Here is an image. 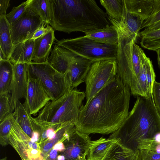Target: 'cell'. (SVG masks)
I'll list each match as a JSON object with an SVG mask.
<instances>
[{
    "mask_svg": "<svg viewBox=\"0 0 160 160\" xmlns=\"http://www.w3.org/2000/svg\"><path fill=\"white\" fill-rule=\"evenodd\" d=\"M101 160H142L140 151L127 148L118 139L112 144Z\"/></svg>",
    "mask_w": 160,
    "mask_h": 160,
    "instance_id": "obj_17",
    "label": "cell"
},
{
    "mask_svg": "<svg viewBox=\"0 0 160 160\" xmlns=\"http://www.w3.org/2000/svg\"><path fill=\"white\" fill-rule=\"evenodd\" d=\"M25 100L23 104L28 113L36 115L51 99L39 81L28 77Z\"/></svg>",
    "mask_w": 160,
    "mask_h": 160,
    "instance_id": "obj_10",
    "label": "cell"
},
{
    "mask_svg": "<svg viewBox=\"0 0 160 160\" xmlns=\"http://www.w3.org/2000/svg\"><path fill=\"white\" fill-rule=\"evenodd\" d=\"M14 46L10 25L5 16L0 17V50L3 54L6 60H9Z\"/></svg>",
    "mask_w": 160,
    "mask_h": 160,
    "instance_id": "obj_23",
    "label": "cell"
},
{
    "mask_svg": "<svg viewBox=\"0 0 160 160\" xmlns=\"http://www.w3.org/2000/svg\"><path fill=\"white\" fill-rule=\"evenodd\" d=\"M92 63L77 56L70 64L66 75L72 89L85 81Z\"/></svg>",
    "mask_w": 160,
    "mask_h": 160,
    "instance_id": "obj_14",
    "label": "cell"
},
{
    "mask_svg": "<svg viewBox=\"0 0 160 160\" xmlns=\"http://www.w3.org/2000/svg\"><path fill=\"white\" fill-rule=\"evenodd\" d=\"M86 37L102 43L114 45L118 44V35L117 30L113 25L97 29L85 33Z\"/></svg>",
    "mask_w": 160,
    "mask_h": 160,
    "instance_id": "obj_19",
    "label": "cell"
},
{
    "mask_svg": "<svg viewBox=\"0 0 160 160\" xmlns=\"http://www.w3.org/2000/svg\"><path fill=\"white\" fill-rule=\"evenodd\" d=\"M31 0L22 2L17 7L13 8L11 12L6 15V19L10 25L18 20L24 12L29 6Z\"/></svg>",
    "mask_w": 160,
    "mask_h": 160,
    "instance_id": "obj_31",
    "label": "cell"
},
{
    "mask_svg": "<svg viewBox=\"0 0 160 160\" xmlns=\"http://www.w3.org/2000/svg\"><path fill=\"white\" fill-rule=\"evenodd\" d=\"M117 68L116 60L92 62L85 81L86 103L115 79Z\"/></svg>",
    "mask_w": 160,
    "mask_h": 160,
    "instance_id": "obj_7",
    "label": "cell"
},
{
    "mask_svg": "<svg viewBox=\"0 0 160 160\" xmlns=\"http://www.w3.org/2000/svg\"><path fill=\"white\" fill-rule=\"evenodd\" d=\"M128 12L144 22L151 14L153 0H125Z\"/></svg>",
    "mask_w": 160,
    "mask_h": 160,
    "instance_id": "obj_20",
    "label": "cell"
},
{
    "mask_svg": "<svg viewBox=\"0 0 160 160\" xmlns=\"http://www.w3.org/2000/svg\"><path fill=\"white\" fill-rule=\"evenodd\" d=\"M29 6L45 23L50 24L51 12L49 0H31Z\"/></svg>",
    "mask_w": 160,
    "mask_h": 160,
    "instance_id": "obj_27",
    "label": "cell"
},
{
    "mask_svg": "<svg viewBox=\"0 0 160 160\" xmlns=\"http://www.w3.org/2000/svg\"><path fill=\"white\" fill-rule=\"evenodd\" d=\"M85 160H88L87 159V158H86Z\"/></svg>",
    "mask_w": 160,
    "mask_h": 160,
    "instance_id": "obj_44",
    "label": "cell"
},
{
    "mask_svg": "<svg viewBox=\"0 0 160 160\" xmlns=\"http://www.w3.org/2000/svg\"><path fill=\"white\" fill-rule=\"evenodd\" d=\"M77 57L69 50L55 44L47 62L57 71L66 74L70 64Z\"/></svg>",
    "mask_w": 160,
    "mask_h": 160,
    "instance_id": "obj_15",
    "label": "cell"
},
{
    "mask_svg": "<svg viewBox=\"0 0 160 160\" xmlns=\"http://www.w3.org/2000/svg\"><path fill=\"white\" fill-rule=\"evenodd\" d=\"M34 40H28L14 46L9 60L13 64H28L32 62Z\"/></svg>",
    "mask_w": 160,
    "mask_h": 160,
    "instance_id": "obj_18",
    "label": "cell"
},
{
    "mask_svg": "<svg viewBox=\"0 0 160 160\" xmlns=\"http://www.w3.org/2000/svg\"><path fill=\"white\" fill-rule=\"evenodd\" d=\"M100 2L109 18L117 21L121 20L123 13V0H100Z\"/></svg>",
    "mask_w": 160,
    "mask_h": 160,
    "instance_id": "obj_28",
    "label": "cell"
},
{
    "mask_svg": "<svg viewBox=\"0 0 160 160\" xmlns=\"http://www.w3.org/2000/svg\"><path fill=\"white\" fill-rule=\"evenodd\" d=\"M52 28L47 34L34 40L32 61L36 63L47 62L52 51L51 47L56 40Z\"/></svg>",
    "mask_w": 160,
    "mask_h": 160,
    "instance_id": "obj_16",
    "label": "cell"
},
{
    "mask_svg": "<svg viewBox=\"0 0 160 160\" xmlns=\"http://www.w3.org/2000/svg\"><path fill=\"white\" fill-rule=\"evenodd\" d=\"M91 140L89 134L79 132L75 126L63 142L64 150L58 154L63 155L65 160H85Z\"/></svg>",
    "mask_w": 160,
    "mask_h": 160,
    "instance_id": "obj_9",
    "label": "cell"
},
{
    "mask_svg": "<svg viewBox=\"0 0 160 160\" xmlns=\"http://www.w3.org/2000/svg\"><path fill=\"white\" fill-rule=\"evenodd\" d=\"M15 121L13 112L0 122V144L2 146L9 144L8 136Z\"/></svg>",
    "mask_w": 160,
    "mask_h": 160,
    "instance_id": "obj_29",
    "label": "cell"
},
{
    "mask_svg": "<svg viewBox=\"0 0 160 160\" xmlns=\"http://www.w3.org/2000/svg\"><path fill=\"white\" fill-rule=\"evenodd\" d=\"M28 77L38 79L51 98L56 100L68 93L72 88L66 74L60 73L47 62L28 64Z\"/></svg>",
    "mask_w": 160,
    "mask_h": 160,
    "instance_id": "obj_6",
    "label": "cell"
},
{
    "mask_svg": "<svg viewBox=\"0 0 160 160\" xmlns=\"http://www.w3.org/2000/svg\"><path fill=\"white\" fill-rule=\"evenodd\" d=\"M55 43L77 56L92 62L116 60L117 58L118 44L112 45L102 43L85 36L60 40L56 39Z\"/></svg>",
    "mask_w": 160,
    "mask_h": 160,
    "instance_id": "obj_5",
    "label": "cell"
},
{
    "mask_svg": "<svg viewBox=\"0 0 160 160\" xmlns=\"http://www.w3.org/2000/svg\"><path fill=\"white\" fill-rule=\"evenodd\" d=\"M28 64L18 63L13 64V75L9 93L12 96L14 110L19 100L25 97L28 80Z\"/></svg>",
    "mask_w": 160,
    "mask_h": 160,
    "instance_id": "obj_12",
    "label": "cell"
},
{
    "mask_svg": "<svg viewBox=\"0 0 160 160\" xmlns=\"http://www.w3.org/2000/svg\"><path fill=\"white\" fill-rule=\"evenodd\" d=\"M49 3L50 25L55 30L85 33L109 25L107 14L94 0H49Z\"/></svg>",
    "mask_w": 160,
    "mask_h": 160,
    "instance_id": "obj_2",
    "label": "cell"
},
{
    "mask_svg": "<svg viewBox=\"0 0 160 160\" xmlns=\"http://www.w3.org/2000/svg\"><path fill=\"white\" fill-rule=\"evenodd\" d=\"M58 152L52 148L48 153L43 156L42 160H57Z\"/></svg>",
    "mask_w": 160,
    "mask_h": 160,
    "instance_id": "obj_37",
    "label": "cell"
},
{
    "mask_svg": "<svg viewBox=\"0 0 160 160\" xmlns=\"http://www.w3.org/2000/svg\"><path fill=\"white\" fill-rule=\"evenodd\" d=\"M139 34L141 37L140 44L142 48L154 51L160 48V29L145 28Z\"/></svg>",
    "mask_w": 160,
    "mask_h": 160,
    "instance_id": "obj_25",
    "label": "cell"
},
{
    "mask_svg": "<svg viewBox=\"0 0 160 160\" xmlns=\"http://www.w3.org/2000/svg\"><path fill=\"white\" fill-rule=\"evenodd\" d=\"M75 127L74 124L69 122L59 124L57 128L54 138L50 141L46 140L40 145L42 155L44 156L48 153L57 142L60 141L63 142L67 138L70 131Z\"/></svg>",
    "mask_w": 160,
    "mask_h": 160,
    "instance_id": "obj_24",
    "label": "cell"
},
{
    "mask_svg": "<svg viewBox=\"0 0 160 160\" xmlns=\"http://www.w3.org/2000/svg\"><path fill=\"white\" fill-rule=\"evenodd\" d=\"M139 150L142 160H160V152L156 150Z\"/></svg>",
    "mask_w": 160,
    "mask_h": 160,
    "instance_id": "obj_33",
    "label": "cell"
},
{
    "mask_svg": "<svg viewBox=\"0 0 160 160\" xmlns=\"http://www.w3.org/2000/svg\"><path fill=\"white\" fill-rule=\"evenodd\" d=\"M40 137V134L38 131H34L31 138V141L33 142H39Z\"/></svg>",
    "mask_w": 160,
    "mask_h": 160,
    "instance_id": "obj_39",
    "label": "cell"
},
{
    "mask_svg": "<svg viewBox=\"0 0 160 160\" xmlns=\"http://www.w3.org/2000/svg\"><path fill=\"white\" fill-rule=\"evenodd\" d=\"M0 160H7V158L6 157H4L1 159Z\"/></svg>",
    "mask_w": 160,
    "mask_h": 160,
    "instance_id": "obj_43",
    "label": "cell"
},
{
    "mask_svg": "<svg viewBox=\"0 0 160 160\" xmlns=\"http://www.w3.org/2000/svg\"><path fill=\"white\" fill-rule=\"evenodd\" d=\"M152 94L155 106L160 114V82H155Z\"/></svg>",
    "mask_w": 160,
    "mask_h": 160,
    "instance_id": "obj_35",
    "label": "cell"
},
{
    "mask_svg": "<svg viewBox=\"0 0 160 160\" xmlns=\"http://www.w3.org/2000/svg\"><path fill=\"white\" fill-rule=\"evenodd\" d=\"M10 0H0V17L5 16L8 8L10 6Z\"/></svg>",
    "mask_w": 160,
    "mask_h": 160,
    "instance_id": "obj_36",
    "label": "cell"
},
{
    "mask_svg": "<svg viewBox=\"0 0 160 160\" xmlns=\"http://www.w3.org/2000/svg\"><path fill=\"white\" fill-rule=\"evenodd\" d=\"M52 148L59 152H63L65 149L63 142L60 141L57 142L53 146Z\"/></svg>",
    "mask_w": 160,
    "mask_h": 160,
    "instance_id": "obj_38",
    "label": "cell"
},
{
    "mask_svg": "<svg viewBox=\"0 0 160 160\" xmlns=\"http://www.w3.org/2000/svg\"><path fill=\"white\" fill-rule=\"evenodd\" d=\"M5 60L4 56L2 52L0 50V61Z\"/></svg>",
    "mask_w": 160,
    "mask_h": 160,
    "instance_id": "obj_42",
    "label": "cell"
},
{
    "mask_svg": "<svg viewBox=\"0 0 160 160\" xmlns=\"http://www.w3.org/2000/svg\"><path fill=\"white\" fill-rule=\"evenodd\" d=\"M45 25L38 29L32 34L28 38L27 40H35L38 38L46 34L53 28L51 26H50L48 24L45 27Z\"/></svg>",
    "mask_w": 160,
    "mask_h": 160,
    "instance_id": "obj_34",
    "label": "cell"
},
{
    "mask_svg": "<svg viewBox=\"0 0 160 160\" xmlns=\"http://www.w3.org/2000/svg\"><path fill=\"white\" fill-rule=\"evenodd\" d=\"M149 29L158 30L160 29V21L146 28Z\"/></svg>",
    "mask_w": 160,
    "mask_h": 160,
    "instance_id": "obj_40",
    "label": "cell"
},
{
    "mask_svg": "<svg viewBox=\"0 0 160 160\" xmlns=\"http://www.w3.org/2000/svg\"><path fill=\"white\" fill-rule=\"evenodd\" d=\"M85 97V92L74 88L58 99L49 101L33 118L46 124L69 122L75 125Z\"/></svg>",
    "mask_w": 160,
    "mask_h": 160,
    "instance_id": "obj_4",
    "label": "cell"
},
{
    "mask_svg": "<svg viewBox=\"0 0 160 160\" xmlns=\"http://www.w3.org/2000/svg\"><path fill=\"white\" fill-rule=\"evenodd\" d=\"M45 24L29 6L18 20L10 25L14 46L27 40L29 37Z\"/></svg>",
    "mask_w": 160,
    "mask_h": 160,
    "instance_id": "obj_8",
    "label": "cell"
},
{
    "mask_svg": "<svg viewBox=\"0 0 160 160\" xmlns=\"http://www.w3.org/2000/svg\"><path fill=\"white\" fill-rule=\"evenodd\" d=\"M13 113L16 122L24 132L31 138L33 132L37 131L36 126L32 119L31 115L19 100L17 103Z\"/></svg>",
    "mask_w": 160,
    "mask_h": 160,
    "instance_id": "obj_21",
    "label": "cell"
},
{
    "mask_svg": "<svg viewBox=\"0 0 160 160\" xmlns=\"http://www.w3.org/2000/svg\"><path fill=\"white\" fill-rule=\"evenodd\" d=\"M130 91L117 75L115 79L80 108L77 130L85 134L116 131L129 113Z\"/></svg>",
    "mask_w": 160,
    "mask_h": 160,
    "instance_id": "obj_1",
    "label": "cell"
},
{
    "mask_svg": "<svg viewBox=\"0 0 160 160\" xmlns=\"http://www.w3.org/2000/svg\"><path fill=\"white\" fill-rule=\"evenodd\" d=\"M123 13L121 20L117 21L109 17L108 19L115 27L118 34L124 37H138L144 22L130 13L128 10L125 0H123Z\"/></svg>",
    "mask_w": 160,
    "mask_h": 160,
    "instance_id": "obj_13",
    "label": "cell"
},
{
    "mask_svg": "<svg viewBox=\"0 0 160 160\" xmlns=\"http://www.w3.org/2000/svg\"><path fill=\"white\" fill-rule=\"evenodd\" d=\"M116 138L101 137L90 141L87 155L88 160H101L112 144Z\"/></svg>",
    "mask_w": 160,
    "mask_h": 160,
    "instance_id": "obj_22",
    "label": "cell"
},
{
    "mask_svg": "<svg viewBox=\"0 0 160 160\" xmlns=\"http://www.w3.org/2000/svg\"><path fill=\"white\" fill-rule=\"evenodd\" d=\"M13 75V64L8 60L0 61V95L8 92Z\"/></svg>",
    "mask_w": 160,
    "mask_h": 160,
    "instance_id": "obj_26",
    "label": "cell"
},
{
    "mask_svg": "<svg viewBox=\"0 0 160 160\" xmlns=\"http://www.w3.org/2000/svg\"><path fill=\"white\" fill-rule=\"evenodd\" d=\"M14 110L11 94L7 92L0 95V122L12 114Z\"/></svg>",
    "mask_w": 160,
    "mask_h": 160,
    "instance_id": "obj_30",
    "label": "cell"
},
{
    "mask_svg": "<svg viewBox=\"0 0 160 160\" xmlns=\"http://www.w3.org/2000/svg\"><path fill=\"white\" fill-rule=\"evenodd\" d=\"M155 51L156 52L157 55V60L158 67L160 69V48L157 50Z\"/></svg>",
    "mask_w": 160,
    "mask_h": 160,
    "instance_id": "obj_41",
    "label": "cell"
},
{
    "mask_svg": "<svg viewBox=\"0 0 160 160\" xmlns=\"http://www.w3.org/2000/svg\"><path fill=\"white\" fill-rule=\"evenodd\" d=\"M9 144L18 153L22 160H28L33 149L41 150L39 142H33L16 120L8 136Z\"/></svg>",
    "mask_w": 160,
    "mask_h": 160,
    "instance_id": "obj_11",
    "label": "cell"
},
{
    "mask_svg": "<svg viewBox=\"0 0 160 160\" xmlns=\"http://www.w3.org/2000/svg\"><path fill=\"white\" fill-rule=\"evenodd\" d=\"M160 133V114L153 96H138L126 119L109 138L118 139L127 148L136 151L139 141Z\"/></svg>",
    "mask_w": 160,
    "mask_h": 160,
    "instance_id": "obj_3",
    "label": "cell"
},
{
    "mask_svg": "<svg viewBox=\"0 0 160 160\" xmlns=\"http://www.w3.org/2000/svg\"><path fill=\"white\" fill-rule=\"evenodd\" d=\"M160 21V0H153L152 11L149 18L143 23L141 29Z\"/></svg>",
    "mask_w": 160,
    "mask_h": 160,
    "instance_id": "obj_32",
    "label": "cell"
}]
</instances>
